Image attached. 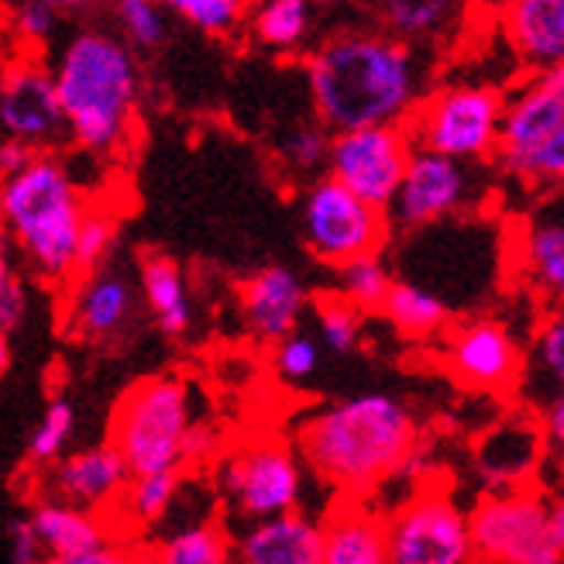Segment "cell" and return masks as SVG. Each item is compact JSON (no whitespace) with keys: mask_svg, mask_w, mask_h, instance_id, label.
I'll list each match as a JSON object with an SVG mask.
<instances>
[{"mask_svg":"<svg viewBox=\"0 0 564 564\" xmlns=\"http://www.w3.org/2000/svg\"><path fill=\"white\" fill-rule=\"evenodd\" d=\"M251 35L259 45L272 52H296L306 45L310 28H314V11L306 0H265L248 18Z\"/></svg>","mask_w":564,"mask_h":564,"instance_id":"28","label":"cell"},{"mask_svg":"<svg viewBox=\"0 0 564 564\" xmlns=\"http://www.w3.org/2000/svg\"><path fill=\"white\" fill-rule=\"evenodd\" d=\"M193 427L189 386L180 376H149L121 392L110 413L107 444L124 458L131 478L183 471Z\"/></svg>","mask_w":564,"mask_h":564,"instance_id":"5","label":"cell"},{"mask_svg":"<svg viewBox=\"0 0 564 564\" xmlns=\"http://www.w3.org/2000/svg\"><path fill=\"white\" fill-rule=\"evenodd\" d=\"M131 482V471L124 458L107 441L90 444L83 451H69L48 468L45 496L59 499L76 510H87L104 517L107 510H118V502Z\"/></svg>","mask_w":564,"mask_h":564,"instance_id":"16","label":"cell"},{"mask_svg":"<svg viewBox=\"0 0 564 564\" xmlns=\"http://www.w3.org/2000/svg\"><path fill=\"white\" fill-rule=\"evenodd\" d=\"M502 35L533 76L554 73L557 66H564V0L506 4Z\"/></svg>","mask_w":564,"mask_h":564,"instance_id":"22","label":"cell"},{"mask_svg":"<svg viewBox=\"0 0 564 564\" xmlns=\"http://www.w3.org/2000/svg\"><path fill=\"white\" fill-rule=\"evenodd\" d=\"M314 321H317V345L334 351V355H348L361 345V330H365V314L351 303H345L337 293H324L314 300Z\"/></svg>","mask_w":564,"mask_h":564,"instance_id":"32","label":"cell"},{"mask_svg":"<svg viewBox=\"0 0 564 564\" xmlns=\"http://www.w3.org/2000/svg\"><path fill=\"white\" fill-rule=\"evenodd\" d=\"M321 520L303 510L245 523L238 538H231L235 564H321Z\"/></svg>","mask_w":564,"mask_h":564,"instance_id":"21","label":"cell"},{"mask_svg":"<svg viewBox=\"0 0 564 564\" xmlns=\"http://www.w3.org/2000/svg\"><path fill=\"white\" fill-rule=\"evenodd\" d=\"M8 28L18 48L35 55V48L48 45V39L59 32V8L48 4V0H28V4H18L11 11Z\"/></svg>","mask_w":564,"mask_h":564,"instance_id":"39","label":"cell"},{"mask_svg":"<svg viewBox=\"0 0 564 564\" xmlns=\"http://www.w3.org/2000/svg\"><path fill=\"white\" fill-rule=\"evenodd\" d=\"M530 361H533V376L544 382V397H541L544 403L554 389H564V306H554L541 317L538 330H533Z\"/></svg>","mask_w":564,"mask_h":564,"instance_id":"34","label":"cell"},{"mask_svg":"<svg viewBox=\"0 0 564 564\" xmlns=\"http://www.w3.org/2000/svg\"><path fill=\"white\" fill-rule=\"evenodd\" d=\"M183 489V471H162V475H134L121 502L118 513L128 520V527H149L169 517L176 506Z\"/></svg>","mask_w":564,"mask_h":564,"instance_id":"30","label":"cell"},{"mask_svg":"<svg viewBox=\"0 0 564 564\" xmlns=\"http://www.w3.org/2000/svg\"><path fill=\"white\" fill-rule=\"evenodd\" d=\"M458 14H462V8L447 4V0H389V4H382L386 35L400 39L406 45L427 42V39L447 32V24Z\"/></svg>","mask_w":564,"mask_h":564,"instance_id":"29","label":"cell"},{"mask_svg":"<svg viewBox=\"0 0 564 564\" xmlns=\"http://www.w3.org/2000/svg\"><path fill=\"white\" fill-rule=\"evenodd\" d=\"M39 152L35 149H28V145H21V141H0V183L4 180H11V176H18L21 169L32 162Z\"/></svg>","mask_w":564,"mask_h":564,"instance_id":"45","label":"cell"},{"mask_svg":"<svg viewBox=\"0 0 564 564\" xmlns=\"http://www.w3.org/2000/svg\"><path fill=\"white\" fill-rule=\"evenodd\" d=\"M11 369V341H8V330H0V376Z\"/></svg>","mask_w":564,"mask_h":564,"instance_id":"47","label":"cell"},{"mask_svg":"<svg viewBox=\"0 0 564 564\" xmlns=\"http://www.w3.org/2000/svg\"><path fill=\"white\" fill-rule=\"evenodd\" d=\"M118 245V217L104 207H87V217L79 224L76 251H73V279L104 269L107 256Z\"/></svg>","mask_w":564,"mask_h":564,"instance_id":"35","label":"cell"},{"mask_svg":"<svg viewBox=\"0 0 564 564\" xmlns=\"http://www.w3.org/2000/svg\"><path fill=\"white\" fill-rule=\"evenodd\" d=\"M8 533H11V564H45V554L28 517H14Z\"/></svg>","mask_w":564,"mask_h":564,"instance_id":"43","label":"cell"},{"mask_svg":"<svg viewBox=\"0 0 564 564\" xmlns=\"http://www.w3.org/2000/svg\"><path fill=\"white\" fill-rule=\"evenodd\" d=\"M413 155V141L403 124L358 128L330 134L324 176L351 189L358 200L389 210Z\"/></svg>","mask_w":564,"mask_h":564,"instance_id":"12","label":"cell"},{"mask_svg":"<svg viewBox=\"0 0 564 564\" xmlns=\"http://www.w3.org/2000/svg\"><path fill=\"white\" fill-rule=\"evenodd\" d=\"M279 159L286 162L290 173L314 176L327 169V152H330V131L321 124H296L279 138ZM317 180V176H314Z\"/></svg>","mask_w":564,"mask_h":564,"instance_id":"36","label":"cell"},{"mask_svg":"<svg viewBox=\"0 0 564 564\" xmlns=\"http://www.w3.org/2000/svg\"><path fill=\"white\" fill-rule=\"evenodd\" d=\"M379 314L403 337H410V341H427V337H437L447 327L451 306L434 290L416 286V282H406V279H397Z\"/></svg>","mask_w":564,"mask_h":564,"instance_id":"27","label":"cell"},{"mask_svg":"<svg viewBox=\"0 0 564 564\" xmlns=\"http://www.w3.org/2000/svg\"><path fill=\"white\" fill-rule=\"evenodd\" d=\"M272 372L282 382H306L310 376H317L321 369V345L314 334L293 330L290 337H282L279 345H272Z\"/></svg>","mask_w":564,"mask_h":564,"instance_id":"38","label":"cell"},{"mask_svg":"<svg viewBox=\"0 0 564 564\" xmlns=\"http://www.w3.org/2000/svg\"><path fill=\"white\" fill-rule=\"evenodd\" d=\"M220 492L241 523H259L300 510L306 471L290 441L251 437L220 458Z\"/></svg>","mask_w":564,"mask_h":564,"instance_id":"9","label":"cell"},{"mask_svg":"<svg viewBox=\"0 0 564 564\" xmlns=\"http://www.w3.org/2000/svg\"><path fill=\"white\" fill-rule=\"evenodd\" d=\"M496 162L506 176L541 193L564 189V87L533 76L506 97Z\"/></svg>","mask_w":564,"mask_h":564,"instance_id":"6","label":"cell"},{"mask_svg":"<svg viewBox=\"0 0 564 564\" xmlns=\"http://www.w3.org/2000/svg\"><path fill=\"white\" fill-rule=\"evenodd\" d=\"M118 24L128 48H159L165 42V11L155 0H121Z\"/></svg>","mask_w":564,"mask_h":564,"instance_id":"40","label":"cell"},{"mask_svg":"<svg viewBox=\"0 0 564 564\" xmlns=\"http://www.w3.org/2000/svg\"><path fill=\"white\" fill-rule=\"evenodd\" d=\"M478 564H561L551 530V496L538 486L478 496L468 510Z\"/></svg>","mask_w":564,"mask_h":564,"instance_id":"8","label":"cell"},{"mask_svg":"<svg viewBox=\"0 0 564 564\" xmlns=\"http://www.w3.org/2000/svg\"><path fill=\"white\" fill-rule=\"evenodd\" d=\"M73 434H76V406L63 397H55L39 416L32 437H28V462L52 468L66 455Z\"/></svg>","mask_w":564,"mask_h":564,"instance_id":"33","label":"cell"},{"mask_svg":"<svg viewBox=\"0 0 564 564\" xmlns=\"http://www.w3.org/2000/svg\"><path fill=\"white\" fill-rule=\"evenodd\" d=\"M138 290L118 269H97L73 279L69 296V327L83 341H115L134 321Z\"/></svg>","mask_w":564,"mask_h":564,"instance_id":"20","label":"cell"},{"mask_svg":"<svg viewBox=\"0 0 564 564\" xmlns=\"http://www.w3.org/2000/svg\"><path fill=\"white\" fill-rule=\"evenodd\" d=\"M0 66H4V52H0Z\"/></svg>","mask_w":564,"mask_h":564,"instance_id":"49","label":"cell"},{"mask_svg":"<svg viewBox=\"0 0 564 564\" xmlns=\"http://www.w3.org/2000/svg\"><path fill=\"white\" fill-rule=\"evenodd\" d=\"M506 94L489 83H447L431 90L403 124L413 149L478 165L496 159Z\"/></svg>","mask_w":564,"mask_h":564,"instance_id":"7","label":"cell"},{"mask_svg":"<svg viewBox=\"0 0 564 564\" xmlns=\"http://www.w3.org/2000/svg\"><path fill=\"white\" fill-rule=\"evenodd\" d=\"M475 196H478L475 165L413 149L403 183L386 214H389V224L416 231V228H431L437 220H447L468 210V204H475Z\"/></svg>","mask_w":564,"mask_h":564,"instance_id":"14","label":"cell"},{"mask_svg":"<svg viewBox=\"0 0 564 564\" xmlns=\"http://www.w3.org/2000/svg\"><path fill=\"white\" fill-rule=\"evenodd\" d=\"M517 262L547 310L564 306V189L544 193L517 231Z\"/></svg>","mask_w":564,"mask_h":564,"instance_id":"17","label":"cell"},{"mask_svg":"<svg viewBox=\"0 0 564 564\" xmlns=\"http://www.w3.org/2000/svg\"><path fill=\"white\" fill-rule=\"evenodd\" d=\"M0 131L8 141H21L35 152L66 138L52 66L39 55L18 52L0 66Z\"/></svg>","mask_w":564,"mask_h":564,"instance_id":"13","label":"cell"},{"mask_svg":"<svg viewBox=\"0 0 564 564\" xmlns=\"http://www.w3.org/2000/svg\"><path fill=\"white\" fill-rule=\"evenodd\" d=\"M321 564H389L386 517L365 499H341L321 520Z\"/></svg>","mask_w":564,"mask_h":564,"instance_id":"23","label":"cell"},{"mask_svg":"<svg viewBox=\"0 0 564 564\" xmlns=\"http://www.w3.org/2000/svg\"><path fill=\"white\" fill-rule=\"evenodd\" d=\"M87 200L52 152H39L18 176L0 183V231L45 282L73 279V251Z\"/></svg>","mask_w":564,"mask_h":564,"instance_id":"4","label":"cell"},{"mask_svg":"<svg viewBox=\"0 0 564 564\" xmlns=\"http://www.w3.org/2000/svg\"><path fill=\"white\" fill-rule=\"evenodd\" d=\"M169 11L183 18L186 24H193L196 32L214 35V39L231 35L248 18V4H241V0H173Z\"/></svg>","mask_w":564,"mask_h":564,"instance_id":"37","label":"cell"},{"mask_svg":"<svg viewBox=\"0 0 564 564\" xmlns=\"http://www.w3.org/2000/svg\"><path fill=\"white\" fill-rule=\"evenodd\" d=\"M300 228L306 251L324 265L345 269L358 259H372L389 241V214L358 200L351 189L330 176L310 180L300 200Z\"/></svg>","mask_w":564,"mask_h":564,"instance_id":"10","label":"cell"},{"mask_svg":"<svg viewBox=\"0 0 564 564\" xmlns=\"http://www.w3.org/2000/svg\"><path fill=\"white\" fill-rule=\"evenodd\" d=\"M538 423H541V441H544V468H554L557 475H564V389H554L541 403Z\"/></svg>","mask_w":564,"mask_h":564,"instance_id":"42","label":"cell"},{"mask_svg":"<svg viewBox=\"0 0 564 564\" xmlns=\"http://www.w3.org/2000/svg\"><path fill=\"white\" fill-rule=\"evenodd\" d=\"M28 314V293L24 282L11 259V241L0 231V330H14Z\"/></svg>","mask_w":564,"mask_h":564,"instance_id":"41","label":"cell"},{"mask_svg":"<svg viewBox=\"0 0 564 564\" xmlns=\"http://www.w3.org/2000/svg\"><path fill=\"white\" fill-rule=\"evenodd\" d=\"M66 138L87 155H115L141 104V69L128 42L107 28H79L52 66Z\"/></svg>","mask_w":564,"mask_h":564,"instance_id":"3","label":"cell"},{"mask_svg":"<svg viewBox=\"0 0 564 564\" xmlns=\"http://www.w3.org/2000/svg\"><path fill=\"white\" fill-rule=\"evenodd\" d=\"M138 286L155 327L165 337H183L193 324V300L183 265L165 251H145L138 262Z\"/></svg>","mask_w":564,"mask_h":564,"instance_id":"25","label":"cell"},{"mask_svg":"<svg viewBox=\"0 0 564 564\" xmlns=\"http://www.w3.org/2000/svg\"><path fill=\"white\" fill-rule=\"evenodd\" d=\"M551 530H554V544L564 561V492L551 496Z\"/></svg>","mask_w":564,"mask_h":564,"instance_id":"46","label":"cell"},{"mask_svg":"<svg viewBox=\"0 0 564 564\" xmlns=\"http://www.w3.org/2000/svg\"><path fill=\"white\" fill-rule=\"evenodd\" d=\"M475 465L489 492L502 489H530L533 478L544 471V441L538 416L499 420L496 427L478 441Z\"/></svg>","mask_w":564,"mask_h":564,"instance_id":"19","label":"cell"},{"mask_svg":"<svg viewBox=\"0 0 564 564\" xmlns=\"http://www.w3.org/2000/svg\"><path fill=\"white\" fill-rule=\"evenodd\" d=\"M45 564H141V557L121 544H104L97 551H87V554H76V557H45Z\"/></svg>","mask_w":564,"mask_h":564,"instance_id":"44","label":"cell"},{"mask_svg":"<svg viewBox=\"0 0 564 564\" xmlns=\"http://www.w3.org/2000/svg\"><path fill=\"white\" fill-rule=\"evenodd\" d=\"M306 90L330 134L406 124L427 97L420 52L386 32H341L306 55Z\"/></svg>","mask_w":564,"mask_h":564,"instance_id":"1","label":"cell"},{"mask_svg":"<svg viewBox=\"0 0 564 564\" xmlns=\"http://www.w3.org/2000/svg\"><path fill=\"white\" fill-rule=\"evenodd\" d=\"M382 517L389 564H478L468 510L444 486H423Z\"/></svg>","mask_w":564,"mask_h":564,"instance_id":"11","label":"cell"},{"mask_svg":"<svg viewBox=\"0 0 564 564\" xmlns=\"http://www.w3.org/2000/svg\"><path fill=\"white\" fill-rule=\"evenodd\" d=\"M392 272L389 265L372 256V259H358L345 269H337V296L351 303L358 314H379L389 290H392Z\"/></svg>","mask_w":564,"mask_h":564,"instance_id":"31","label":"cell"},{"mask_svg":"<svg viewBox=\"0 0 564 564\" xmlns=\"http://www.w3.org/2000/svg\"><path fill=\"white\" fill-rule=\"evenodd\" d=\"M444 369L465 389L510 392L523 379V351L517 337L496 321L458 324L444 341Z\"/></svg>","mask_w":564,"mask_h":564,"instance_id":"15","label":"cell"},{"mask_svg":"<svg viewBox=\"0 0 564 564\" xmlns=\"http://www.w3.org/2000/svg\"><path fill=\"white\" fill-rule=\"evenodd\" d=\"M141 564H235L231 533L220 520H193L162 538Z\"/></svg>","mask_w":564,"mask_h":564,"instance_id":"26","label":"cell"},{"mask_svg":"<svg viewBox=\"0 0 564 564\" xmlns=\"http://www.w3.org/2000/svg\"><path fill=\"white\" fill-rule=\"evenodd\" d=\"M28 523H32L45 557H76L110 544V527L104 517L76 510V506H66L48 496H42L32 506Z\"/></svg>","mask_w":564,"mask_h":564,"instance_id":"24","label":"cell"},{"mask_svg":"<svg viewBox=\"0 0 564 564\" xmlns=\"http://www.w3.org/2000/svg\"><path fill=\"white\" fill-rule=\"evenodd\" d=\"M544 76H547L551 83H557V87H564V66H557L554 73H544Z\"/></svg>","mask_w":564,"mask_h":564,"instance_id":"48","label":"cell"},{"mask_svg":"<svg viewBox=\"0 0 564 564\" xmlns=\"http://www.w3.org/2000/svg\"><path fill=\"white\" fill-rule=\"evenodd\" d=\"M238 306L248 334L262 345H279L290 337L310 306L306 282L290 265H265L238 286Z\"/></svg>","mask_w":564,"mask_h":564,"instance_id":"18","label":"cell"},{"mask_svg":"<svg viewBox=\"0 0 564 564\" xmlns=\"http://www.w3.org/2000/svg\"><path fill=\"white\" fill-rule=\"evenodd\" d=\"M416 416L392 392L317 406L296 427V455L341 499H365L416 458Z\"/></svg>","mask_w":564,"mask_h":564,"instance_id":"2","label":"cell"}]
</instances>
